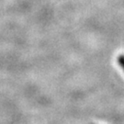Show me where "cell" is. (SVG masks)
Instances as JSON below:
<instances>
[{
  "label": "cell",
  "instance_id": "obj_1",
  "mask_svg": "<svg viewBox=\"0 0 124 124\" xmlns=\"http://www.w3.org/2000/svg\"><path fill=\"white\" fill-rule=\"evenodd\" d=\"M118 62H119L120 65L123 68V70H124V55H120V56H119Z\"/></svg>",
  "mask_w": 124,
  "mask_h": 124
}]
</instances>
